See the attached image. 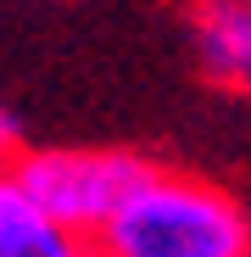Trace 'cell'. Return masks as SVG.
<instances>
[{
	"label": "cell",
	"instance_id": "obj_5",
	"mask_svg": "<svg viewBox=\"0 0 251 257\" xmlns=\"http://www.w3.org/2000/svg\"><path fill=\"white\" fill-rule=\"evenodd\" d=\"M17 151H23V146H17V117H12V106H6V101H0V168H6Z\"/></svg>",
	"mask_w": 251,
	"mask_h": 257
},
{
	"label": "cell",
	"instance_id": "obj_4",
	"mask_svg": "<svg viewBox=\"0 0 251 257\" xmlns=\"http://www.w3.org/2000/svg\"><path fill=\"white\" fill-rule=\"evenodd\" d=\"M201 73L223 90H251V0H201L190 17Z\"/></svg>",
	"mask_w": 251,
	"mask_h": 257
},
{
	"label": "cell",
	"instance_id": "obj_2",
	"mask_svg": "<svg viewBox=\"0 0 251 257\" xmlns=\"http://www.w3.org/2000/svg\"><path fill=\"white\" fill-rule=\"evenodd\" d=\"M6 174L56 224L95 235L134 196V185L151 174V162L134 151H101V146H34V151H17L6 162Z\"/></svg>",
	"mask_w": 251,
	"mask_h": 257
},
{
	"label": "cell",
	"instance_id": "obj_1",
	"mask_svg": "<svg viewBox=\"0 0 251 257\" xmlns=\"http://www.w3.org/2000/svg\"><path fill=\"white\" fill-rule=\"evenodd\" d=\"M95 240L101 257H251V212L212 179L151 168Z\"/></svg>",
	"mask_w": 251,
	"mask_h": 257
},
{
	"label": "cell",
	"instance_id": "obj_3",
	"mask_svg": "<svg viewBox=\"0 0 251 257\" xmlns=\"http://www.w3.org/2000/svg\"><path fill=\"white\" fill-rule=\"evenodd\" d=\"M0 257H101V240L73 224H56L0 168Z\"/></svg>",
	"mask_w": 251,
	"mask_h": 257
}]
</instances>
